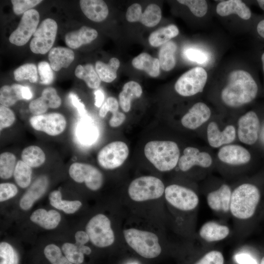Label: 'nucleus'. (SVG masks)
I'll list each match as a JSON object with an SVG mask.
<instances>
[{
  "instance_id": "1a4fd4ad",
  "label": "nucleus",
  "mask_w": 264,
  "mask_h": 264,
  "mask_svg": "<svg viewBox=\"0 0 264 264\" xmlns=\"http://www.w3.org/2000/svg\"><path fill=\"white\" fill-rule=\"evenodd\" d=\"M129 150L127 144L121 141L110 143L98 152L97 159L100 166L112 170L121 166L128 157Z\"/></svg>"
},
{
  "instance_id": "72a5a7b5",
  "label": "nucleus",
  "mask_w": 264,
  "mask_h": 264,
  "mask_svg": "<svg viewBox=\"0 0 264 264\" xmlns=\"http://www.w3.org/2000/svg\"><path fill=\"white\" fill-rule=\"evenodd\" d=\"M22 86L13 84L4 85L0 89V105L9 107L14 105L18 101L23 100L22 93Z\"/></svg>"
},
{
  "instance_id": "4be33fe9",
  "label": "nucleus",
  "mask_w": 264,
  "mask_h": 264,
  "mask_svg": "<svg viewBox=\"0 0 264 264\" xmlns=\"http://www.w3.org/2000/svg\"><path fill=\"white\" fill-rule=\"evenodd\" d=\"M98 36L97 31L92 28L83 26L79 30L68 32L65 36L66 44L70 48L76 49L88 44Z\"/></svg>"
},
{
  "instance_id": "5701e85b",
  "label": "nucleus",
  "mask_w": 264,
  "mask_h": 264,
  "mask_svg": "<svg viewBox=\"0 0 264 264\" xmlns=\"http://www.w3.org/2000/svg\"><path fill=\"white\" fill-rule=\"evenodd\" d=\"M80 5L84 15L93 22L104 21L109 14L108 6L102 0H81Z\"/></svg>"
},
{
  "instance_id": "f3484780",
  "label": "nucleus",
  "mask_w": 264,
  "mask_h": 264,
  "mask_svg": "<svg viewBox=\"0 0 264 264\" xmlns=\"http://www.w3.org/2000/svg\"><path fill=\"white\" fill-rule=\"evenodd\" d=\"M211 112L204 103L195 104L181 119V123L185 128L195 130L206 122L210 117Z\"/></svg>"
},
{
  "instance_id": "e433bc0d",
  "label": "nucleus",
  "mask_w": 264,
  "mask_h": 264,
  "mask_svg": "<svg viewBox=\"0 0 264 264\" xmlns=\"http://www.w3.org/2000/svg\"><path fill=\"white\" fill-rule=\"evenodd\" d=\"M50 204L54 207L63 210L66 214H73L81 206L82 203L79 200H63L60 191L55 190L49 195Z\"/></svg>"
},
{
  "instance_id": "13d9d810",
  "label": "nucleus",
  "mask_w": 264,
  "mask_h": 264,
  "mask_svg": "<svg viewBox=\"0 0 264 264\" xmlns=\"http://www.w3.org/2000/svg\"><path fill=\"white\" fill-rule=\"evenodd\" d=\"M235 260L239 264H258L254 258L246 253L237 254L235 256Z\"/></svg>"
},
{
  "instance_id": "5fc2aeb1",
  "label": "nucleus",
  "mask_w": 264,
  "mask_h": 264,
  "mask_svg": "<svg viewBox=\"0 0 264 264\" xmlns=\"http://www.w3.org/2000/svg\"><path fill=\"white\" fill-rule=\"evenodd\" d=\"M18 193V189L15 185L10 183H2L0 184V202L8 200Z\"/></svg>"
},
{
  "instance_id": "052dcab7",
  "label": "nucleus",
  "mask_w": 264,
  "mask_h": 264,
  "mask_svg": "<svg viewBox=\"0 0 264 264\" xmlns=\"http://www.w3.org/2000/svg\"><path fill=\"white\" fill-rule=\"evenodd\" d=\"M95 105L97 107H100L103 105L104 100V94L101 89H98L94 92Z\"/></svg>"
},
{
  "instance_id": "e2e57ef3",
  "label": "nucleus",
  "mask_w": 264,
  "mask_h": 264,
  "mask_svg": "<svg viewBox=\"0 0 264 264\" xmlns=\"http://www.w3.org/2000/svg\"><path fill=\"white\" fill-rule=\"evenodd\" d=\"M257 31L258 34L264 38V20L260 21L257 24Z\"/></svg>"
},
{
  "instance_id": "4d7b16f0",
  "label": "nucleus",
  "mask_w": 264,
  "mask_h": 264,
  "mask_svg": "<svg viewBox=\"0 0 264 264\" xmlns=\"http://www.w3.org/2000/svg\"><path fill=\"white\" fill-rule=\"evenodd\" d=\"M69 98L72 105L77 109L81 117H85L88 116V112L85 109L84 105L80 101L76 94L70 92L69 94Z\"/></svg>"
},
{
  "instance_id": "a19ab883",
  "label": "nucleus",
  "mask_w": 264,
  "mask_h": 264,
  "mask_svg": "<svg viewBox=\"0 0 264 264\" xmlns=\"http://www.w3.org/2000/svg\"><path fill=\"white\" fill-rule=\"evenodd\" d=\"M15 79L17 81L28 80L31 83H35L38 81L37 68L34 64H24L14 71Z\"/></svg>"
},
{
  "instance_id": "864d4df0",
  "label": "nucleus",
  "mask_w": 264,
  "mask_h": 264,
  "mask_svg": "<svg viewBox=\"0 0 264 264\" xmlns=\"http://www.w3.org/2000/svg\"><path fill=\"white\" fill-rule=\"evenodd\" d=\"M41 96L48 100L50 108L56 109L61 105V99L54 88L48 87L44 88L42 92Z\"/></svg>"
},
{
  "instance_id": "f8f14e48",
  "label": "nucleus",
  "mask_w": 264,
  "mask_h": 264,
  "mask_svg": "<svg viewBox=\"0 0 264 264\" xmlns=\"http://www.w3.org/2000/svg\"><path fill=\"white\" fill-rule=\"evenodd\" d=\"M39 19V13L35 9L23 13L17 28L9 36V42L17 46L26 44L37 29Z\"/></svg>"
},
{
  "instance_id": "bb28decb",
  "label": "nucleus",
  "mask_w": 264,
  "mask_h": 264,
  "mask_svg": "<svg viewBox=\"0 0 264 264\" xmlns=\"http://www.w3.org/2000/svg\"><path fill=\"white\" fill-rule=\"evenodd\" d=\"M30 219L44 229H52L58 225L61 220V215L54 210L47 211L44 209H39L31 214Z\"/></svg>"
},
{
  "instance_id": "423d86ee",
  "label": "nucleus",
  "mask_w": 264,
  "mask_h": 264,
  "mask_svg": "<svg viewBox=\"0 0 264 264\" xmlns=\"http://www.w3.org/2000/svg\"><path fill=\"white\" fill-rule=\"evenodd\" d=\"M90 242L98 247H105L111 245L115 239L109 219L99 214L92 217L86 227Z\"/></svg>"
},
{
  "instance_id": "79ce46f5",
  "label": "nucleus",
  "mask_w": 264,
  "mask_h": 264,
  "mask_svg": "<svg viewBox=\"0 0 264 264\" xmlns=\"http://www.w3.org/2000/svg\"><path fill=\"white\" fill-rule=\"evenodd\" d=\"M44 254L51 264H72L63 256L60 248L55 244L47 245L44 248Z\"/></svg>"
},
{
  "instance_id": "3c124183",
  "label": "nucleus",
  "mask_w": 264,
  "mask_h": 264,
  "mask_svg": "<svg viewBox=\"0 0 264 264\" xmlns=\"http://www.w3.org/2000/svg\"><path fill=\"white\" fill-rule=\"evenodd\" d=\"M184 55L189 60L200 64L206 63L208 59L206 52L196 48L190 47L185 49L184 51Z\"/></svg>"
},
{
  "instance_id": "0eeeda50",
  "label": "nucleus",
  "mask_w": 264,
  "mask_h": 264,
  "mask_svg": "<svg viewBox=\"0 0 264 264\" xmlns=\"http://www.w3.org/2000/svg\"><path fill=\"white\" fill-rule=\"evenodd\" d=\"M207 79L206 70L203 67H196L178 78L175 85V89L181 96H193L203 90Z\"/></svg>"
},
{
  "instance_id": "cd10ccee",
  "label": "nucleus",
  "mask_w": 264,
  "mask_h": 264,
  "mask_svg": "<svg viewBox=\"0 0 264 264\" xmlns=\"http://www.w3.org/2000/svg\"><path fill=\"white\" fill-rule=\"evenodd\" d=\"M118 109L119 104L117 99L113 97H109L101 107L99 115L101 118H104L110 111L112 115L109 121V125L112 128L117 127L121 125L126 119L125 114L119 111Z\"/></svg>"
},
{
  "instance_id": "473e14b6",
  "label": "nucleus",
  "mask_w": 264,
  "mask_h": 264,
  "mask_svg": "<svg viewBox=\"0 0 264 264\" xmlns=\"http://www.w3.org/2000/svg\"><path fill=\"white\" fill-rule=\"evenodd\" d=\"M176 49V44L172 41H169L161 47L159 52V61L160 66L163 70L170 71L175 67Z\"/></svg>"
},
{
  "instance_id": "20e7f679",
  "label": "nucleus",
  "mask_w": 264,
  "mask_h": 264,
  "mask_svg": "<svg viewBox=\"0 0 264 264\" xmlns=\"http://www.w3.org/2000/svg\"><path fill=\"white\" fill-rule=\"evenodd\" d=\"M123 233L128 245L141 256L152 259L161 253L158 238L154 233L135 228L125 229Z\"/></svg>"
},
{
  "instance_id": "603ef678",
  "label": "nucleus",
  "mask_w": 264,
  "mask_h": 264,
  "mask_svg": "<svg viewBox=\"0 0 264 264\" xmlns=\"http://www.w3.org/2000/svg\"><path fill=\"white\" fill-rule=\"evenodd\" d=\"M38 69L41 84L49 85L52 82L54 75L50 64L45 61L41 62L38 64Z\"/></svg>"
},
{
  "instance_id": "f03ea898",
  "label": "nucleus",
  "mask_w": 264,
  "mask_h": 264,
  "mask_svg": "<svg viewBox=\"0 0 264 264\" xmlns=\"http://www.w3.org/2000/svg\"><path fill=\"white\" fill-rule=\"evenodd\" d=\"M144 152L147 159L159 171H169L178 164L180 152L177 144L172 141L148 142Z\"/></svg>"
},
{
  "instance_id": "a18cd8bd",
  "label": "nucleus",
  "mask_w": 264,
  "mask_h": 264,
  "mask_svg": "<svg viewBox=\"0 0 264 264\" xmlns=\"http://www.w3.org/2000/svg\"><path fill=\"white\" fill-rule=\"evenodd\" d=\"M177 1L186 5L191 12L198 17L204 16L207 12V3L204 0H178Z\"/></svg>"
},
{
  "instance_id": "393cba45",
  "label": "nucleus",
  "mask_w": 264,
  "mask_h": 264,
  "mask_svg": "<svg viewBox=\"0 0 264 264\" xmlns=\"http://www.w3.org/2000/svg\"><path fill=\"white\" fill-rule=\"evenodd\" d=\"M74 59L73 51L68 48L56 47L52 48L48 54L50 65L57 71L62 68H67Z\"/></svg>"
},
{
  "instance_id": "de8ad7c7",
  "label": "nucleus",
  "mask_w": 264,
  "mask_h": 264,
  "mask_svg": "<svg viewBox=\"0 0 264 264\" xmlns=\"http://www.w3.org/2000/svg\"><path fill=\"white\" fill-rule=\"evenodd\" d=\"M13 12L20 15L31 9L32 7L41 3V0H12Z\"/></svg>"
},
{
  "instance_id": "49530a36",
  "label": "nucleus",
  "mask_w": 264,
  "mask_h": 264,
  "mask_svg": "<svg viewBox=\"0 0 264 264\" xmlns=\"http://www.w3.org/2000/svg\"><path fill=\"white\" fill-rule=\"evenodd\" d=\"M194 264H224V258L220 251L213 250L206 253Z\"/></svg>"
},
{
  "instance_id": "338daca9",
  "label": "nucleus",
  "mask_w": 264,
  "mask_h": 264,
  "mask_svg": "<svg viewBox=\"0 0 264 264\" xmlns=\"http://www.w3.org/2000/svg\"><path fill=\"white\" fill-rule=\"evenodd\" d=\"M260 264H264V256L262 259Z\"/></svg>"
},
{
  "instance_id": "2eb2a0df",
  "label": "nucleus",
  "mask_w": 264,
  "mask_h": 264,
  "mask_svg": "<svg viewBox=\"0 0 264 264\" xmlns=\"http://www.w3.org/2000/svg\"><path fill=\"white\" fill-rule=\"evenodd\" d=\"M212 163V157L208 153L200 152L193 147H188L184 150L183 155L179 158L178 165L181 171L186 172L196 165L208 168Z\"/></svg>"
},
{
  "instance_id": "c03bdc74",
  "label": "nucleus",
  "mask_w": 264,
  "mask_h": 264,
  "mask_svg": "<svg viewBox=\"0 0 264 264\" xmlns=\"http://www.w3.org/2000/svg\"><path fill=\"white\" fill-rule=\"evenodd\" d=\"M0 264H18V255L15 249L8 243L0 244Z\"/></svg>"
},
{
  "instance_id": "9d476101",
  "label": "nucleus",
  "mask_w": 264,
  "mask_h": 264,
  "mask_svg": "<svg viewBox=\"0 0 264 264\" xmlns=\"http://www.w3.org/2000/svg\"><path fill=\"white\" fill-rule=\"evenodd\" d=\"M164 193L166 200L181 211L193 210L199 203L198 197L194 191L179 185H169L165 189Z\"/></svg>"
},
{
  "instance_id": "4c0bfd02",
  "label": "nucleus",
  "mask_w": 264,
  "mask_h": 264,
  "mask_svg": "<svg viewBox=\"0 0 264 264\" xmlns=\"http://www.w3.org/2000/svg\"><path fill=\"white\" fill-rule=\"evenodd\" d=\"M32 173V168L21 160L17 162L13 176L17 184L20 187L25 188L31 183Z\"/></svg>"
},
{
  "instance_id": "a211bd4d",
  "label": "nucleus",
  "mask_w": 264,
  "mask_h": 264,
  "mask_svg": "<svg viewBox=\"0 0 264 264\" xmlns=\"http://www.w3.org/2000/svg\"><path fill=\"white\" fill-rule=\"evenodd\" d=\"M218 156L222 162L232 165L245 164L251 159L248 151L238 145H228L221 147L218 152Z\"/></svg>"
},
{
  "instance_id": "9b49d317",
  "label": "nucleus",
  "mask_w": 264,
  "mask_h": 264,
  "mask_svg": "<svg viewBox=\"0 0 264 264\" xmlns=\"http://www.w3.org/2000/svg\"><path fill=\"white\" fill-rule=\"evenodd\" d=\"M70 176L78 183L85 182L86 186L91 190L99 189L104 181L102 173L90 164L74 162L69 168Z\"/></svg>"
},
{
  "instance_id": "412c9836",
  "label": "nucleus",
  "mask_w": 264,
  "mask_h": 264,
  "mask_svg": "<svg viewBox=\"0 0 264 264\" xmlns=\"http://www.w3.org/2000/svg\"><path fill=\"white\" fill-rule=\"evenodd\" d=\"M230 231V229L227 225L221 224L215 221H209L201 226L199 230V235L206 242H216L227 238Z\"/></svg>"
},
{
  "instance_id": "b1692460",
  "label": "nucleus",
  "mask_w": 264,
  "mask_h": 264,
  "mask_svg": "<svg viewBox=\"0 0 264 264\" xmlns=\"http://www.w3.org/2000/svg\"><path fill=\"white\" fill-rule=\"evenodd\" d=\"M216 12L222 17L235 14L245 20L249 19L251 16L250 9L240 0L222 1L217 5Z\"/></svg>"
},
{
  "instance_id": "ea45409f",
  "label": "nucleus",
  "mask_w": 264,
  "mask_h": 264,
  "mask_svg": "<svg viewBox=\"0 0 264 264\" xmlns=\"http://www.w3.org/2000/svg\"><path fill=\"white\" fill-rule=\"evenodd\" d=\"M161 18V10L159 6L151 4L147 6L142 13L139 22L148 27L157 25Z\"/></svg>"
},
{
  "instance_id": "f257e3e1",
  "label": "nucleus",
  "mask_w": 264,
  "mask_h": 264,
  "mask_svg": "<svg viewBox=\"0 0 264 264\" xmlns=\"http://www.w3.org/2000/svg\"><path fill=\"white\" fill-rule=\"evenodd\" d=\"M258 90L257 84L250 73L243 70H236L230 73L221 98L227 106L239 107L253 101Z\"/></svg>"
},
{
  "instance_id": "6ab92c4d",
  "label": "nucleus",
  "mask_w": 264,
  "mask_h": 264,
  "mask_svg": "<svg viewBox=\"0 0 264 264\" xmlns=\"http://www.w3.org/2000/svg\"><path fill=\"white\" fill-rule=\"evenodd\" d=\"M48 185V178L46 176L42 175L38 177L22 197L20 201L21 208L24 210L29 209L34 203L45 193Z\"/></svg>"
},
{
  "instance_id": "680f3d73",
  "label": "nucleus",
  "mask_w": 264,
  "mask_h": 264,
  "mask_svg": "<svg viewBox=\"0 0 264 264\" xmlns=\"http://www.w3.org/2000/svg\"><path fill=\"white\" fill-rule=\"evenodd\" d=\"M23 99L29 100L32 97V93L30 89L26 86H23L22 89Z\"/></svg>"
},
{
  "instance_id": "7c9ffc66",
  "label": "nucleus",
  "mask_w": 264,
  "mask_h": 264,
  "mask_svg": "<svg viewBox=\"0 0 264 264\" xmlns=\"http://www.w3.org/2000/svg\"><path fill=\"white\" fill-rule=\"evenodd\" d=\"M179 33L177 26L170 24L161 27L152 32L149 37V42L151 45L158 47L168 42L172 38L176 37Z\"/></svg>"
},
{
  "instance_id": "58836bf2",
  "label": "nucleus",
  "mask_w": 264,
  "mask_h": 264,
  "mask_svg": "<svg viewBox=\"0 0 264 264\" xmlns=\"http://www.w3.org/2000/svg\"><path fill=\"white\" fill-rule=\"evenodd\" d=\"M16 157L10 152H3L0 155V176L3 179L10 178L13 175L16 165Z\"/></svg>"
},
{
  "instance_id": "aec40b11",
  "label": "nucleus",
  "mask_w": 264,
  "mask_h": 264,
  "mask_svg": "<svg viewBox=\"0 0 264 264\" xmlns=\"http://www.w3.org/2000/svg\"><path fill=\"white\" fill-rule=\"evenodd\" d=\"M207 135L209 145L213 148L232 143L236 137V130L232 125H228L222 131L218 129L217 123L210 122L207 127Z\"/></svg>"
},
{
  "instance_id": "c9c22d12",
  "label": "nucleus",
  "mask_w": 264,
  "mask_h": 264,
  "mask_svg": "<svg viewBox=\"0 0 264 264\" xmlns=\"http://www.w3.org/2000/svg\"><path fill=\"white\" fill-rule=\"evenodd\" d=\"M75 75L83 80L90 88L96 89L100 86L101 80L91 64L78 65L75 68Z\"/></svg>"
},
{
  "instance_id": "a878e982",
  "label": "nucleus",
  "mask_w": 264,
  "mask_h": 264,
  "mask_svg": "<svg viewBox=\"0 0 264 264\" xmlns=\"http://www.w3.org/2000/svg\"><path fill=\"white\" fill-rule=\"evenodd\" d=\"M78 122L75 134L77 140L83 144L90 145L94 142L98 136V131L88 116L81 117Z\"/></svg>"
},
{
  "instance_id": "8fccbe9b",
  "label": "nucleus",
  "mask_w": 264,
  "mask_h": 264,
  "mask_svg": "<svg viewBox=\"0 0 264 264\" xmlns=\"http://www.w3.org/2000/svg\"><path fill=\"white\" fill-rule=\"evenodd\" d=\"M16 119L14 112L8 107L0 106V131L12 126Z\"/></svg>"
},
{
  "instance_id": "2f4dec72",
  "label": "nucleus",
  "mask_w": 264,
  "mask_h": 264,
  "mask_svg": "<svg viewBox=\"0 0 264 264\" xmlns=\"http://www.w3.org/2000/svg\"><path fill=\"white\" fill-rule=\"evenodd\" d=\"M120 66L119 60L111 58L108 64L97 61L95 64V70L101 81L110 83L117 77V71Z\"/></svg>"
},
{
  "instance_id": "09e8293b",
  "label": "nucleus",
  "mask_w": 264,
  "mask_h": 264,
  "mask_svg": "<svg viewBox=\"0 0 264 264\" xmlns=\"http://www.w3.org/2000/svg\"><path fill=\"white\" fill-rule=\"evenodd\" d=\"M28 107L30 112L33 115L44 114L49 108L47 100L42 96L32 100Z\"/></svg>"
},
{
  "instance_id": "37998d69",
  "label": "nucleus",
  "mask_w": 264,
  "mask_h": 264,
  "mask_svg": "<svg viewBox=\"0 0 264 264\" xmlns=\"http://www.w3.org/2000/svg\"><path fill=\"white\" fill-rule=\"evenodd\" d=\"M66 257L72 264H81L84 260V254L77 244L66 242L62 246Z\"/></svg>"
},
{
  "instance_id": "dca6fc26",
  "label": "nucleus",
  "mask_w": 264,
  "mask_h": 264,
  "mask_svg": "<svg viewBox=\"0 0 264 264\" xmlns=\"http://www.w3.org/2000/svg\"><path fill=\"white\" fill-rule=\"evenodd\" d=\"M232 192L230 186L226 184L209 192L206 197L208 206L215 212L224 213L230 212Z\"/></svg>"
},
{
  "instance_id": "69168bd1",
  "label": "nucleus",
  "mask_w": 264,
  "mask_h": 264,
  "mask_svg": "<svg viewBox=\"0 0 264 264\" xmlns=\"http://www.w3.org/2000/svg\"><path fill=\"white\" fill-rule=\"evenodd\" d=\"M261 60L263 65V69L264 72V52L263 53L262 57H261Z\"/></svg>"
},
{
  "instance_id": "c85d7f7f",
  "label": "nucleus",
  "mask_w": 264,
  "mask_h": 264,
  "mask_svg": "<svg viewBox=\"0 0 264 264\" xmlns=\"http://www.w3.org/2000/svg\"><path fill=\"white\" fill-rule=\"evenodd\" d=\"M142 93L141 86L137 82L131 81L126 83L119 94V102L122 110L128 112L131 107V101L140 97Z\"/></svg>"
},
{
  "instance_id": "c756f323",
  "label": "nucleus",
  "mask_w": 264,
  "mask_h": 264,
  "mask_svg": "<svg viewBox=\"0 0 264 264\" xmlns=\"http://www.w3.org/2000/svg\"><path fill=\"white\" fill-rule=\"evenodd\" d=\"M132 64L134 68L144 70L151 77H156L159 74V59L153 57L147 53H142L133 58Z\"/></svg>"
},
{
  "instance_id": "ddd939ff",
  "label": "nucleus",
  "mask_w": 264,
  "mask_h": 264,
  "mask_svg": "<svg viewBox=\"0 0 264 264\" xmlns=\"http://www.w3.org/2000/svg\"><path fill=\"white\" fill-rule=\"evenodd\" d=\"M29 122L34 130L43 132L51 136L62 133L66 126V120L65 116L56 112L33 115L30 118Z\"/></svg>"
},
{
  "instance_id": "39448f33",
  "label": "nucleus",
  "mask_w": 264,
  "mask_h": 264,
  "mask_svg": "<svg viewBox=\"0 0 264 264\" xmlns=\"http://www.w3.org/2000/svg\"><path fill=\"white\" fill-rule=\"evenodd\" d=\"M163 182L154 176H143L132 181L128 188L131 198L135 201H143L157 199L165 191Z\"/></svg>"
},
{
  "instance_id": "6e6d98bb",
  "label": "nucleus",
  "mask_w": 264,
  "mask_h": 264,
  "mask_svg": "<svg viewBox=\"0 0 264 264\" xmlns=\"http://www.w3.org/2000/svg\"><path fill=\"white\" fill-rule=\"evenodd\" d=\"M142 14L141 5L138 3H133L128 8L126 14V18L129 22H137L140 21Z\"/></svg>"
},
{
  "instance_id": "7ed1b4c3",
  "label": "nucleus",
  "mask_w": 264,
  "mask_h": 264,
  "mask_svg": "<svg viewBox=\"0 0 264 264\" xmlns=\"http://www.w3.org/2000/svg\"><path fill=\"white\" fill-rule=\"evenodd\" d=\"M260 198V191L255 185L242 184L232 192L230 212L237 219H249L254 215Z\"/></svg>"
},
{
  "instance_id": "4468645a",
  "label": "nucleus",
  "mask_w": 264,
  "mask_h": 264,
  "mask_svg": "<svg viewBox=\"0 0 264 264\" xmlns=\"http://www.w3.org/2000/svg\"><path fill=\"white\" fill-rule=\"evenodd\" d=\"M238 135L241 142L247 145L254 144L258 138L260 121L256 113L249 111L239 119Z\"/></svg>"
},
{
  "instance_id": "0e129e2a",
  "label": "nucleus",
  "mask_w": 264,
  "mask_h": 264,
  "mask_svg": "<svg viewBox=\"0 0 264 264\" xmlns=\"http://www.w3.org/2000/svg\"><path fill=\"white\" fill-rule=\"evenodd\" d=\"M257 2L261 8L264 10V0H258Z\"/></svg>"
},
{
  "instance_id": "6e6552de",
  "label": "nucleus",
  "mask_w": 264,
  "mask_h": 264,
  "mask_svg": "<svg viewBox=\"0 0 264 264\" xmlns=\"http://www.w3.org/2000/svg\"><path fill=\"white\" fill-rule=\"evenodd\" d=\"M58 26L50 18L42 21L33 35L30 48L36 54H44L50 51L55 42Z\"/></svg>"
},
{
  "instance_id": "f704fd0d",
  "label": "nucleus",
  "mask_w": 264,
  "mask_h": 264,
  "mask_svg": "<svg viewBox=\"0 0 264 264\" xmlns=\"http://www.w3.org/2000/svg\"><path fill=\"white\" fill-rule=\"evenodd\" d=\"M45 155L39 146L31 145L25 148L22 152L21 159L31 168L38 167L45 161Z\"/></svg>"
},
{
  "instance_id": "bf43d9fd",
  "label": "nucleus",
  "mask_w": 264,
  "mask_h": 264,
  "mask_svg": "<svg viewBox=\"0 0 264 264\" xmlns=\"http://www.w3.org/2000/svg\"><path fill=\"white\" fill-rule=\"evenodd\" d=\"M75 244L78 245H85L89 240V237L86 232L78 231L75 235Z\"/></svg>"
}]
</instances>
